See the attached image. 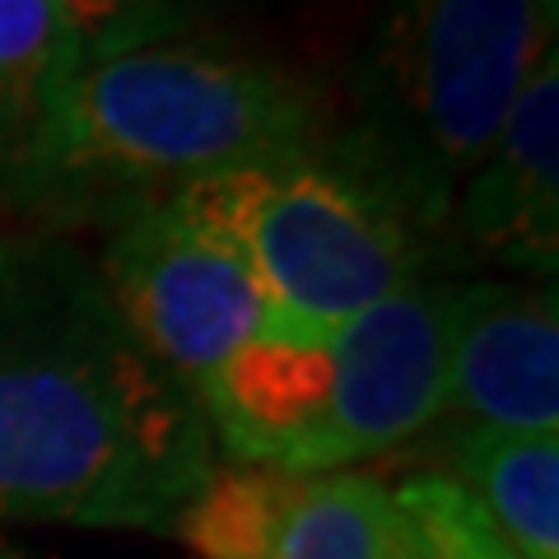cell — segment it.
Instances as JSON below:
<instances>
[{"label": "cell", "instance_id": "3957f363", "mask_svg": "<svg viewBox=\"0 0 559 559\" xmlns=\"http://www.w3.org/2000/svg\"><path fill=\"white\" fill-rule=\"evenodd\" d=\"M197 396L238 466L322 476L382 457L443 415V289L415 280L326 336L266 326Z\"/></svg>", "mask_w": 559, "mask_h": 559}, {"label": "cell", "instance_id": "5bb4252c", "mask_svg": "<svg viewBox=\"0 0 559 559\" xmlns=\"http://www.w3.org/2000/svg\"><path fill=\"white\" fill-rule=\"evenodd\" d=\"M0 559H24V555H20V550H14V546H10V540H5V536H0Z\"/></svg>", "mask_w": 559, "mask_h": 559}, {"label": "cell", "instance_id": "277c9868", "mask_svg": "<svg viewBox=\"0 0 559 559\" xmlns=\"http://www.w3.org/2000/svg\"><path fill=\"white\" fill-rule=\"evenodd\" d=\"M555 51L532 0H388L359 75L345 173L411 229H439Z\"/></svg>", "mask_w": 559, "mask_h": 559}, {"label": "cell", "instance_id": "7c38bea8", "mask_svg": "<svg viewBox=\"0 0 559 559\" xmlns=\"http://www.w3.org/2000/svg\"><path fill=\"white\" fill-rule=\"evenodd\" d=\"M51 5L75 43L80 66H90L121 47L178 38L191 28L197 0H51Z\"/></svg>", "mask_w": 559, "mask_h": 559}, {"label": "cell", "instance_id": "8fae6325", "mask_svg": "<svg viewBox=\"0 0 559 559\" xmlns=\"http://www.w3.org/2000/svg\"><path fill=\"white\" fill-rule=\"evenodd\" d=\"M457 485L503 532L518 559H559V439L513 429H462Z\"/></svg>", "mask_w": 559, "mask_h": 559}, {"label": "cell", "instance_id": "9c48e42d", "mask_svg": "<svg viewBox=\"0 0 559 559\" xmlns=\"http://www.w3.org/2000/svg\"><path fill=\"white\" fill-rule=\"evenodd\" d=\"M462 234L518 271L555 275L559 257V51L532 70L503 131L457 191Z\"/></svg>", "mask_w": 559, "mask_h": 559}, {"label": "cell", "instance_id": "5b68a950", "mask_svg": "<svg viewBox=\"0 0 559 559\" xmlns=\"http://www.w3.org/2000/svg\"><path fill=\"white\" fill-rule=\"evenodd\" d=\"M173 201L234 242L266 326L289 336H326L415 285V229L322 154L242 164L178 187Z\"/></svg>", "mask_w": 559, "mask_h": 559}, {"label": "cell", "instance_id": "7a4b0ae2", "mask_svg": "<svg viewBox=\"0 0 559 559\" xmlns=\"http://www.w3.org/2000/svg\"><path fill=\"white\" fill-rule=\"evenodd\" d=\"M322 112L289 70L187 33L108 51L75 70L51 150L43 219L173 197L242 164L308 159Z\"/></svg>", "mask_w": 559, "mask_h": 559}, {"label": "cell", "instance_id": "8992f818", "mask_svg": "<svg viewBox=\"0 0 559 559\" xmlns=\"http://www.w3.org/2000/svg\"><path fill=\"white\" fill-rule=\"evenodd\" d=\"M94 261L140 345L191 392L266 331L248 261L173 197L121 205Z\"/></svg>", "mask_w": 559, "mask_h": 559}, {"label": "cell", "instance_id": "ba28073f", "mask_svg": "<svg viewBox=\"0 0 559 559\" xmlns=\"http://www.w3.org/2000/svg\"><path fill=\"white\" fill-rule=\"evenodd\" d=\"M443 411L476 429H559L555 285H480L443 294Z\"/></svg>", "mask_w": 559, "mask_h": 559}, {"label": "cell", "instance_id": "52a82bcc", "mask_svg": "<svg viewBox=\"0 0 559 559\" xmlns=\"http://www.w3.org/2000/svg\"><path fill=\"white\" fill-rule=\"evenodd\" d=\"M205 559H429L392 485L359 471H215L178 527Z\"/></svg>", "mask_w": 559, "mask_h": 559}, {"label": "cell", "instance_id": "6da1fadb", "mask_svg": "<svg viewBox=\"0 0 559 559\" xmlns=\"http://www.w3.org/2000/svg\"><path fill=\"white\" fill-rule=\"evenodd\" d=\"M201 396L61 229H0V518L178 532L219 471Z\"/></svg>", "mask_w": 559, "mask_h": 559}, {"label": "cell", "instance_id": "4fadbf2b", "mask_svg": "<svg viewBox=\"0 0 559 559\" xmlns=\"http://www.w3.org/2000/svg\"><path fill=\"white\" fill-rule=\"evenodd\" d=\"M540 24H546V33H559V0H532Z\"/></svg>", "mask_w": 559, "mask_h": 559}, {"label": "cell", "instance_id": "30bf717a", "mask_svg": "<svg viewBox=\"0 0 559 559\" xmlns=\"http://www.w3.org/2000/svg\"><path fill=\"white\" fill-rule=\"evenodd\" d=\"M75 70V43L51 0H0V219H43Z\"/></svg>", "mask_w": 559, "mask_h": 559}]
</instances>
